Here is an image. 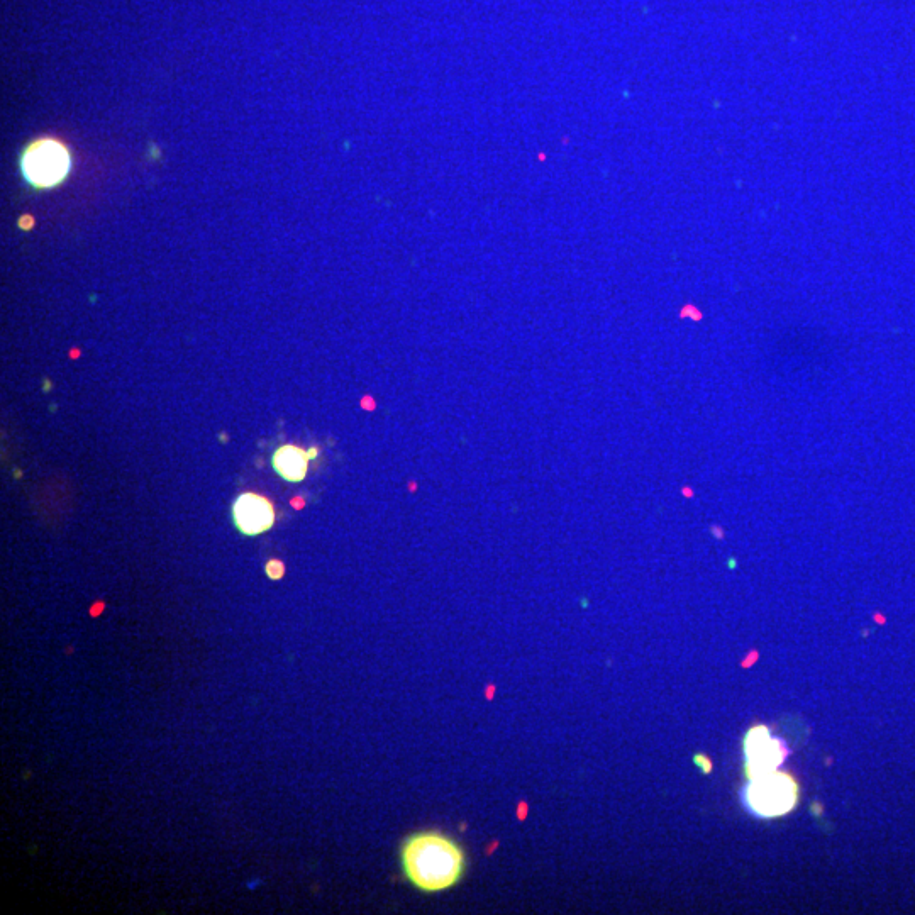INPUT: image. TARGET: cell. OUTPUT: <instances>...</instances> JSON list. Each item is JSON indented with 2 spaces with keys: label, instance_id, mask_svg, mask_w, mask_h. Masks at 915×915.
<instances>
[{
  "label": "cell",
  "instance_id": "cell-1",
  "mask_svg": "<svg viewBox=\"0 0 915 915\" xmlns=\"http://www.w3.org/2000/svg\"><path fill=\"white\" fill-rule=\"evenodd\" d=\"M400 865L412 887L424 893H439L461 882L468 860L458 841L444 832L429 829L404 839Z\"/></svg>",
  "mask_w": 915,
  "mask_h": 915
},
{
  "label": "cell",
  "instance_id": "cell-2",
  "mask_svg": "<svg viewBox=\"0 0 915 915\" xmlns=\"http://www.w3.org/2000/svg\"><path fill=\"white\" fill-rule=\"evenodd\" d=\"M799 795L797 778L787 771L777 770L748 780L741 799L751 816L775 819L790 814L799 805Z\"/></svg>",
  "mask_w": 915,
  "mask_h": 915
},
{
  "label": "cell",
  "instance_id": "cell-3",
  "mask_svg": "<svg viewBox=\"0 0 915 915\" xmlns=\"http://www.w3.org/2000/svg\"><path fill=\"white\" fill-rule=\"evenodd\" d=\"M72 160L67 148L55 139H41L29 146L21 160L23 175L34 187L48 189L63 182Z\"/></svg>",
  "mask_w": 915,
  "mask_h": 915
},
{
  "label": "cell",
  "instance_id": "cell-4",
  "mask_svg": "<svg viewBox=\"0 0 915 915\" xmlns=\"http://www.w3.org/2000/svg\"><path fill=\"white\" fill-rule=\"evenodd\" d=\"M743 751L746 760L744 773L748 780L780 770L790 755L787 743L783 739L775 738L770 727L766 726L749 729L744 738Z\"/></svg>",
  "mask_w": 915,
  "mask_h": 915
},
{
  "label": "cell",
  "instance_id": "cell-5",
  "mask_svg": "<svg viewBox=\"0 0 915 915\" xmlns=\"http://www.w3.org/2000/svg\"><path fill=\"white\" fill-rule=\"evenodd\" d=\"M233 521L236 529L244 536H260L270 531L275 524V507L267 497L246 492L234 500Z\"/></svg>",
  "mask_w": 915,
  "mask_h": 915
},
{
  "label": "cell",
  "instance_id": "cell-6",
  "mask_svg": "<svg viewBox=\"0 0 915 915\" xmlns=\"http://www.w3.org/2000/svg\"><path fill=\"white\" fill-rule=\"evenodd\" d=\"M309 455L307 450L297 444H283L273 453V470L285 482H304L309 472Z\"/></svg>",
  "mask_w": 915,
  "mask_h": 915
},
{
  "label": "cell",
  "instance_id": "cell-7",
  "mask_svg": "<svg viewBox=\"0 0 915 915\" xmlns=\"http://www.w3.org/2000/svg\"><path fill=\"white\" fill-rule=\"evenodd\" d=\"M265 573H267V577L270 580H282L283 575H285V565L280 560L267 561Z\"/></svg>",
  "mask_w": 915,
  "mask_h": 915
},
{
  "label": "cell",
  "instance_id": "cell-8",
  "mask_svg": "<svg viewBox=\"0 0 915 915\" xmlns=\"http://www.w3.org/2000/svg\"><path fill=\"white\" fill-rule=\"evenodd\" d=\"M526 816H527V805L524 804V802H521V804H519V810H517V817H519V819H521V821H522V819H526Z\"/></svg>",
  "mask_w": 915,
  "mask_h": 915
},
{
  "label": "cell",
  "instance_id": "cell-9",
  "mask_svg": "<svg viewBox=\"0 0 915 915\" xmlns=\"http://www.w3.org/2000/svg\"><path fill=\"white\" fill-rule=\"evenodd\" d=\"M307 455H309V460H317V456H319V448L314 446V448H311V450H307Z\"/></svg>",
  "mask_w": 915,
  "mask_h": 915
},
{
  "label": "cell",
  "instance_id": "cell-10",
  "mask_svg": "<svg viewBox=\"0 0 915 915\" xmlns=\"http://www.w3.org/2000/svg\"><path fill=\"white\" fill-rule=\"evenodd\" d=\"M494 690H495L494 687H488V688H487V697H488V699H492V695H494Z\"/></svg>",
  "mask_w": 915,
  "mask_h": 915
},
{
  "label": "cell",
  "instance_id": "cell-11",
  "mask_svg": "<svg viewBox=\"0 0 915 915\" xmlns=\"http://www.w3.org/2000/svg\"><path fill=\"white\" fill-rule=\"evenodd\" d=\"M51 383L48 380H45V392H50Z\"/></svg>",
  "mask_w": 915,
  "mask_h": 915
}]
</instances>
